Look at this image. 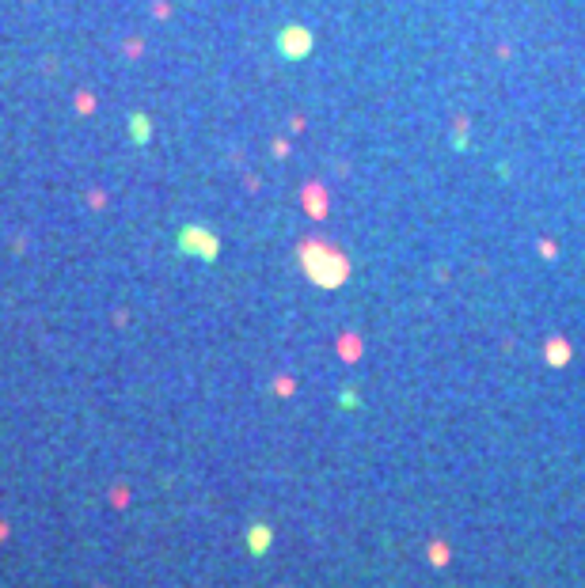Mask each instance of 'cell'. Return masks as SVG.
<instances>
[{"instance_id": "5b68a950", "label": "cell", "mask_w": 585, "mask_h": 588, "mask_svg": "<svg viewBox=\"0 0 585 588\" xmlns=\"http://www.w3.org/2000/svg\"><path fill=\"white\" fill-rule=\"evenodd\" d=\"M130 137H133V145H149L152 122H149L145 114H133V118H130Z\"/></svg>"}, {"instance_id": "6da1fadb", "label": "cell", "mask_w": 585, "mask_h": 588, "mask_svg": "<svg viewBox=\"0 0 585 588\" xmlns=\"http://www.w3.org/2000/svg\"><path fill=\"white\" fill-rule=\"evenodd\" d=\"M300 258H305L308 278H312L315 285L331 289V285H342V281H346V258H342V254H331V251H323V247H305Z\"/></svg>"}, {"instance_id": "52a82bcc", "label": "cell", "mask_w": 585, "mask_h": 588, "mask_svg": "<svg viewBox=\"0 0 585 588\" xmlns=\"http://www.w3.org/2000/svg\"><path fill=\"white\" fill-rule=\"evenodd\" d=\"M429 562H433V565L449 562V547H445V543H433V547H429Z\"/></svg>"}, {"instance_id": "7a4b0ae2", "label": "cell", "mask_w": 585, "mask_h": 588, "mask_svg": "<svg viewBox=\"0 0 585 588\" xmlns=\"http://www.w3.org/2000/svg\"><path fill=\"white\" fill-rule=\"evenodd\" d=\"M179 251L194 254V258H202V262H213L217 251H221V243H217V236L209 228H202V224H187V228L179 232Z\"/></svg>"}, {"instance_id": "277c9868", "label": "cell", "mask_w": 585, "mask_h": 588, "mask_svg": "<svg viewBox=\"0 0 585 588\" xmlns=\"http://www.w3.org/2000/svg\"><path fill=\"white\" fill-rule=\"evenodd\" d=\"M270 543H274V528H270V524H251V528H248L251 554H266V550H270Z\"/></svg>"}, {"instance_id": "8992f818", "label": "cell", "mask_w": 585, "mask_h": 588, "mask_svg": "<svg viewBox=\"0 0 585 588\" xmlns=\"http://www.w3.org/2000/svg\"><path fill=\"white\" fill-rule=\"evenodd\" d=\"M547 360H551V365H566V360H570V345L562 342V338L547 342Z\"/></svg>"}, {"instance_id": "3957f363", "label": "cell", "mask_w": 585, "mask_h": 588, "mask_svg": "<svg viewBox=\"0 0 585 588\" xmlns=\"http://www.w3.org/2000/svg\"><path fill=\"white\" fill-rule=\"evenodd\" d=\"M274 42H278V49H281V58H285V61H300V58L308 53V49H312V34H308L300 23L281 27Z\"/></svg>"}]
</instances>
